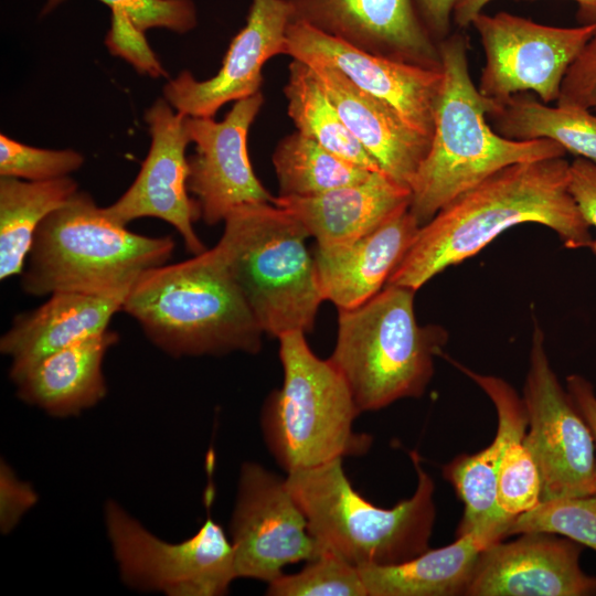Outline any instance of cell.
Returning a JSON list of instances; mask_svg holds the SVG:
<instances>
[{"instance_id":"obj_13","label":"cell","mask_w":596,"mask_h":596,"mask_svg":"<svg viewBox=\"0 0 596 596\" xmlns=\"http://www.w3.org/2000/svg\"><path fill=\"white\" fill-rule=\"evenodd\" d=\"M264 104L262 92L236 100L222 121L213 117H184L195 153L188 158V191L195 196L201 219L209 225L224 222L235 207L274 202L252 168L247 134Z\"/></svg>"},{"instance_id":"obj_29","label":"cell","mask_w":596,"mask_h":596,"mask_svg":"<svg viewBox=\"0 0 596 596\" xmlns=\"http://www.w3.org/2000/svg\"><path fill=\"white\" fill-rule=\"evenodd\" d=\"M279 196H311L364 181L372 172L295 131L281 138L273 157Z\"/></svg>"},{"instance_id":"obj_39","label":"cell","mask_w":596,"mask_h":596,"mask_svg":"<svg viewBox=\"0 0 596 596\" xmlns=\"http://www.w3.org/2000/svg\"><path fill=\"white\" fill-rule=\"evenodd\" d=\"M415 2L429 33L446 38L456 0H415Z\"/></svg>"},{"instance_id":"obj_2","label":"cell","mask_w":596,"mask_h":596,"mask_svg":"<svg viewBox=\"0 0 596 596\" xmlns=\"http://www.w3.org/2000/svg\"><path fill=\"white\" fill-rule=\"evenodd\" d=\"M438 50L443 84L434 130L428 152L409 188L408 210L421 226L497 171L566 153L551 139L513 140L499 135L487 117L498 102L483 96L471 79L467 39L458 33L444 38Z\"/></svg>"},{"instance_id":"obj_33","label":"cell","mask_w":596,"mask_h":596,"mask_svg":"<svg viewBox=\"0 0 596 596\" xmlns=\"http://www.w3.org/2000/svg\"><path fill=\"white\" fill-rule=\"evenodd\" d=\"M64 0H46L42 14L50 13ZM111 9L123 10L142 32L166 28L185 33L196 25V10L192 0H99Z\"/></svg>"},{"instance_id":"obj_5","label":"cell","mask_w":596,"mask_h":596,"mask_svg":"<svg viewBox=\"0 0 596 596\" xmlns=\"http://www.w3.org/2000/svg\"><path fill=\"white\" fill-rule=\"evenodd\" d=\"M174 246L171 236L130 232L77 191L38 227L21 288L36 297L72 291L126 298L141 274L168 263Z\"/></svg>"},{"instance_id":"obj_21","label":"cell","mask_w":596,"mask_h":596,"mask_svg":"<svg viewBox=\"0 0 596 596\" xmlns=\"http://www.w3.org/2000/svg\"><path fill=\"white\" fill-rule=\"evenodd\" d=\"M411 190L385 174L311 196H275L274 204L292 214L319 248H336L371 233L409 206Z\"/></svg>"},{"instance_id":"obj_12","label":"cell","mask_w":596,"mask_h":596,"mask_svg":"<svg viewBox=\"0 0 596 596\" xmlns=\"http://www.w3.org/2000/svg\"><path fill=\"white\" fill-rule=\"evenodd\" d=\"M230 540L237 577L267 584L281 576L287 565L324 552L286 477L254 461H245L240 470Z\"/></svg>"},{"instance_id":"obj_6","label":"cell","mask_w":596,"mask_h":596,"mask_svg":"<svg viewBox=\"0 0 596 596\" xmlns=\"http://www.w3.org/2000/svg\"><path fill=\"white\" fill-rule=\"evenodd\" d=\"M224 224L212 249L264 333L310 332L323 298L304 225L270 202L240 205Z\"/></svg>"},{"instance_id":"obj_24","label":"cell","mask_w":596,"mask_h":596,"mask_svg":"<svg viewBox=\"0 0 596 596\" xmlns=\"http://www.w3.org/2000/svg\"><path fill=\"white\" fill-rule=\"evenodd\" d=\"M449 360L485 392L496 408V435L502 441L497 468V501L501 511L514 520L538 507L542 500L541 475L524 443L528 416L523 398L504 379L478 373Z\"/></svg>"},{"instance_id":"obj_15","label":"cell","mask_w":596,"mask_h":596,"mask_svg":"<svg viewBox=\"0 0 596 596\" xmlns=\"http://www.w3.org/2000/svg\"><path fill=\"white\" fill-rule=\"evenodd\" d=\"M285 55L334 67L432 139L435 107L443 84L441 67H424L371 54L297 21L290 22L287 29Z\"/></svg>"},{"instance_id":"obj_28","label":"cell","mask_w":596,"mask_h":596,"mask_svg":"<svg viewBox=\"0 0 596 596\" xmlns=\"http://www.w3.org/2000/svg\"><path fill=\"white\" fill-rule=\"evenodd\" d=\"M287 114L296 130L334 155L370 171H382L377 162L347 128L313 70L291 60L284 87Z\"/></svg>"},{"instance_id":"obj_11","label":"cell","mask_w":596,"mask_h":596,"mask_svg":"<svg viewBox=\"0 0 596 596\" xmlns=\"http://www.w3.org/2000/svg\"><path fill=\"white\" fill-rule=\"evenodd\" d=\"M471 25L486 56L478 89L498 103L528 92L545 104L556 102L570 65L596 32V20L560 28L503 11L480 12Z\"/></svg>"},{"instance_id":"obj_4","label":"cell","mask_w":596,"mask_h":596,"mask_svg":"<svg viewBox=\"0 0 596 596\" xmlns=\"http://www.w3.org/2000/svg\"><path fill=\"white\" fill-rule=\"evenodd\" d=\"M409 458L416 489L392 508L377 507L358 492L342 458L287 473L286 481L324 551L356 567L396 565L429 549L436 519L434 479L417 451H409Z\"/></svg>"},{"instance_id":"obj_19","label":"cell","mask_w":596,"mask_h":596,"mask_svg":"<svg viewBox=\"0 0 596 596\" xmlns=\"http://www.w3.org/2000/svg\"><path fill=\"white\" fill-rule=\"evenodd\" d=\"M306 64L316 73L347 128L380 169L409 189L428 152L430 138L415 130L394 108L356 87L334 67Z\"/></svg>"},{"instance_id":"obj_7","label":"cell","mask_w":596,"mask_h":596,"mask_svg":"<svg viewBox=\"0 0 596 596\" xmlns=\"http://www.w3.org/2000/svg\"><path fill=\"white\" fill-rule=\"evenodd\" d=\"M415 290L385 285L352 309H339L338 336L329 360L347 381L362 412L379 411L425 393L448 332L419 326Z\"/></svg>"},{"instance_id":"obj_30","label":"cell","mask_w":596,"mask_h":596,"mask_svg":"<svg viewBox=\"0 0 596 596\" xmlns=\"http://www.w3.org/2000/svg\"><path fill=\"white\" fill-rule=\"evenodd\" d=\"M269 596H368L359 567L324 551L294 574L268 584Z\"/></svg>"},{"instance_id":"obj_16","label":"cell","mask_w":596,"mask_h":596,"mask_svg":"<svg viewBox=\"0 0 596 596\" xmlns=\"http://www.w3.org/2000/svg\"><path fill=\"white\" fill-rule=\"evenodd\" d=\"M584 546L564 535L530 531L479 554L467 596H593L596 576L581 566Z\"/></svg>"},{"instance_id":"obj_34","label":"cell","mask_w":596,"mask_h":596,"mask_svg":"<svg viewBox=\"0 0 596 596\" xmlns=\"http://www.w3.org/2000/svg\"><path fill=\"white\" fill-rule=\"evenodd\" d=\"M106 44L109 51L127 60L140 73L153 77L166 74L148 45L145 32L137 29L120 9H111V24Z\"/></svg>"},{"instance_id":"obj_27","label":"cell","mask_w":596,"mask_h":596,"mask_svg":"<svg viewBox=\"0 0 596 596\" xmlns=\"http://www.w3.org/2000/svg\"><path fill=\"white\" fill-rule=\"evenodd\" d=\"M492 128L513 140L551 139L566 152L596 163V114L576 106H549L519 93L487 115Z\"/></svg>"},{"instance_id":"obj_40","label":"cell","mask_w":596,"mask_h":596,"mask_svg":"<svg viewBox=\"0 0 596 596\" xmlns=\"http://www.w3.org/2000/svg\"><path fill=\"white\" fill-rule=\"evenodd\" d=\"M492 0H456L453 17L464 28L471 24L472 19ZM578 3L579 13L588 21L596 18V0H574ZM587 21V22H588Z\"/></svg>"},{"instance_id":"obj_35","label":"cell","mask_w":596,"mask_h":596,"mask_svg":"<svg viewBox=\"0 0 596 596\" xmlns=\"http://www.w3.org/2000/svg\"><path fill=\"white\" fill-rule=\"evenodd\" d=\"M556 104L576 106L596 114V32L570 65Z\"/></svg>"},{"instance_id":"obj_10","label":"cell","mask_w":596,"mask_h":596,"mask_svg":"<svg viewBox=\"0 0 596 596\" xmlns=\"http://www.w3.org/2000/svg\"><path fill=\"white\" fill-rule=\"evenodd\" d=\"M524 443L538 465L541 502L593 493L596 446L593 434L554 372L542 329L535 324L522 395Z\"/></svg>"},{"instance_id":"obj_37","label":"cell","mask_w":596,"mask_h":596,"mask_svg":"<svg viewBox=\"0 0 596 596\" xmlns=\"http://www.w3.org/2000/svg\"><path fill=\"white\" fill-rule=\"evenodd\" d=\"M570 192L585 221L596 228V163L578 157L571 162ZM589 249L596 255V240Z\"/></svg>"},{"instance_id":"obj_22","label":"cell","mask_w":596,"mask_h":596,"mask_svg":"<svg viewBox=\"0 0 596 596\" xmlns=\"http://www.w3.org/2000/svg\"><path fill=\"white\" fill-rule=\"evenodd\" d=\"M125 298L58 291L38 308L14 317L0 339V351L11 359L15 383L46 355L108 329Z\"/></svg>"},{"instance_id":"obj_36","label":"cell","mask_w":596,"mask_h":596,"mask_svg":"<svg viewBox=\"0 0 596 596\" xmlns=\"http://www.w3.org/2000/svg\"><path fill=\"white\" fill-rule=\"evenodd\" d=\"M36 501L38 494L32 486L19 480L13 470L2 460L0 466L1 532H10Z\"/></svg>"},{"instance_id":"obj_31","label":"cell","mask_w":596,"mask_h":596,"mask_svg":"<svg viewBox=\"0 0 596 596\" xmlns=\"http://www.w3.org/2000/svg\"><path fill=\"white\" fill-rule=\"evenodd\" d=\"M530 531L557 533L596 551V498L589 496L541 502L513 520L508 538Z\"/></svg>"},{"instance_id":"obj_18","label":"cell","mask_w":596,"mask_h":596,"mask_svg":"<svg viewBox=\"0 0 596 596\" xmlns=\"http://www.w3.org/2000/svg\"><path fill=\"white\" fill-rule=\"evenodd\" d=\"M291 22L316 30L371 54L440 68L415 0H287Z\"/></svg>"},{"instance_id":"obj_3","label":"cell","mask_w":596,"mask_h":596,"mask_svg":"<svg viewBox=\"0 0 596 596\" xmlns=\"http://www.w3.org/2000/svg\"><path fill=\"white\" fill-rule=\"evenodd\" d=\"M123 311L167 354L257 353L264 331L212 248L146 270Z\"/></svg>"},{"instance_id":"obj_26","label":"cell","mask_w":596,"mask_h":596,"mask_svg":"<svg viewBox=\"0 0 596 596\" xmlns=\"http://www.w3.org/2000/svg\"><path fill=\"white\" fill-rule=\"evenodd\" d=\"M77 191V183L70 177L47 181L1 177V280L22 274L38 227Z\"/></svg>"},{"instance_id":"obj_38","label":"cell","mask_w":596,"mask_h":596,"mask_svg":"<svg viewBox=\"0 0 596 596\" xmlns=\"http://www.w3.org/2000/svg\"><path fill=\"white\" fill-rule=\"evenodd\" d=\"M566 390L587 423L596 446V392L593 383L585 376L574 373L566 377ZM592 497L596 498V466Z\"/></svg>"},{"instance_id":"obj_1","label":"cell","mask_w":596,"mask_h":596,"mask_svg":"<svg viewBox=\"0 0 596 596\" xmlns=\"http://www.w3.org/2000/svg\"><path fill=\"white\" fill-rule=\"evenodd\" d=\"M570 164L564 157L518 162L460 194L419 227L386 285L416 291L523 223L549 227L566 248H589L590 226L570 192Z\"/></svg>"},{"instance_id":"obj_20","label":"cell","mask_w":596,"mask_h":596,"mask_svg":"<svg viewBox=\"0 0 596 596\" xmlns=\"http://www.w3.org/2000/svg\"><path fill=\"white\" fill-rule=\"evenodd\" d=\"M419 227L406 207L351 244L329 249L316 246L312 257L323 300L338 309H352L375 296L413 244Z\"/></svg>"},{"instance_id":"obj_32","label":"cell","mask_w":596,"mask_h":596,"mask_svg":"<svg viewBox=\"0 0 596 596\" xmlns=\"http://www.w3.org/2000/svg\"><path fill=\"white\" fill-rule=\"evenodd\" d=\"M83 163L84 157L72 149H41L0 135V177L47 181L68 177Z\"/></svg>"},{"instance_id":"obj_23","label":"cell","mask_w":596,"mask_h":596,"mask_svg":"<svg viewBox=\"0 0 596 596\" xmlns=\"http://www.w3.org/2000/svg\"><path fill=\"white\" fill-rule=\"evenodd\" d=\"M117 341L108 328L46 355L15 382L19 398L55 417L96 405L107 393L104 358Z\"/></svg>"},{"instance_id":"obj_17","label":"cell","mask_w":596,"mask_h":596,"mask_svg":"<svg viewBox=\"0 0 596 596\" xmlns=\"http://www.w3.org/2000/svg\"><path fill=\"white\" fill-rule=\"evenodd\" d=\"M290 22L287 0H251L246 23L232 40L219 72L198 81L183 71L164 85V98L183 115L213 117L224 104L260 92L265 63L285 55Z\"/></svg>"},{"instance_id":"obj_9","label":"cell","mask_w":596,"mask_h":596,"mask_svg":"<svg viewBox=\"0 0 596 596\" xmlns=\"http://www.w3.org/2000/svg\"><path fill=\"white\" fill-rule=\"evenodd\" d=\"M209 513L191 538L169 543L145 529L115 501L105 505V523L120 576L128 586L170 596H220L237 578L234 551L223 528Z\"/></svg>"},{"instance_id":"obj_14","label":"cell","mask_w":596,"mask_h":596,"mask_svg":"<svg viewBox=\"0 0 596 596\" xmlns=\"http://www.w3.org/2000/svg\"><path fill=\"white\" fill-rule=\"evenodd\" d=\"M185 115L173 111L166 98H158L145 113L151 145L141 169L128 190L103 207L111 221L127 226L134 220L156 217L171 224L193 255L206 248L193 228L201 217L195 199L188 194L189 163L185 148L191 142Z\"/></svg>"},{"instance_id":"obj_8","label":"cell","mask_w":596,"mask_h":596,"mask_svg":"<svg viewBox=\"0 0 596 596\" xmlns=\"http://www.w3.org/2000/svg\"><path fill=\"white\" fill-rule=\"evenodd\" d=\"M305 334L278 338L283 385L260 413L265 444L287 473L364 455L373 441L353 427L361 411L347 381L329 359L312 352Z\"/></svg>"},{"instance_id":"obj_25","label":"cell","mask_w":596,"mask_h":596,"mask_svg":"<svg viewBox=\"0 0 596 596\" xmlns=\"http://www.w3.org/2000/svg\"><path fill=\"white\" fill-rule=\"evenodd\" d=\"M489 544L481 534L469 532L406 562L359 571L368 596L466 595L478 556Z\"/></svg>"}]
</instances>
